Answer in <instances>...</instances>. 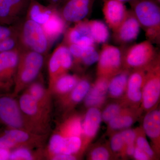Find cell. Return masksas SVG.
Wrapping results in <instances>:
<instances>
[{
    "instance_id": "46",
    "label": "cell",
    "mask_w": 160,
    "mask_h": 160,
    "mask_svg": "<svg viewBox=\"0 0 160 160\" xmlns=\"http://www.w3.org/2000/svg\"><path fill=\"white\" fill-rule=\"evenodd\" d=\"M156 1H157V2H158L159 3V4H160V0H156Z\"/></svg>"
},
{
    "instance_id": "33",
    "label": "cell",
    "mask_w": 160,
    "mask_h": 160,
    "mask_svg": "<svg viewBox=\"0 0 160 160\" xmlns=\"http://www.w3.org/2000/svg\"><path fill=\"white\" fill-rule=\"evenodd\" d=\"M99 54L96 50L94 46H92L86 52L82 57L81 58V61L86 66H90L98 61Z\"/></svg>"
},
{
    "instance_id": "17",
    "label": "cell",
    "mask_w": 160,
    "mask_h": 160,
    "mask_svg": "<svg viewBox=\"0 0 160 160\" xmlns=\"http://www.w3.org/2000/svg\"><path fill=\"white\" fill-rule=\"evenodd\" d=\"M79 80L76 76L64 73L57 78L48 88L52 95L62 97L70 92Z\"/></svg>"
},
{
    "instance_id": "38",
    "label": "cell",
    "mask_w": 160,
    "mask_h": 160,
    "mask_svg": "<svg viewBox=\"0 0 160 160\" xmlns=\"http://www.w3.org/2000/svg\"><path fill=\"white\" fill-rule=\"evenodd\" d=\"M120 133L122 137L124 143L126 145L134 144L135 141L136 139V134L134 130L127 129L122 131Z\"/></svg>"
},
{
    "instance_id": "21",
    "label": "cell",
    "mask_w": 160,
    "mask_h": 160,
    "mask_svg": "<svg viewBox=\"0 0 160 160\" xmlns=\"http://www.w3.org/2000/svg\"><path fill=\"white\" fill-rule=\"evenodd\" d=\"M24 91L31 96L46 109L51 110L52 95L49 88H46L42 84L33 82Z\"/></svg>"
},
{
    "instance_id": "3",
    "label": "cell",
    "mask_w": 160,
    "mask_h": 160,
    "mask_svg": "<svg viewBox=\"0 0 160 160\" xmlns=\"http://www.w3.org/2000/svg\"><path fill=\"white\" fill-rule=\"evenodd\" d=\"M16 98L12 94L0 96V124L7 129H22L40 134L27 119Z\"/></svg>"
},
{
    "instance_id": "32",
    "label": "cell",
    "mask_w": 160,
    "mask_h": 160,
    "mask_svg": "<svg viewBox=\"0 0 160 160\" xmlns=\"http://www.w3.org/2000/svg\"><path fill=\"white\" fill-rule=\"evenodd\" d=\"M121 107L117 104H112L104 109L102 114V119L106 122H109L120 114Z\"/></svg>"
},
{
    "instance_id": "34",
    "label": "cell",
    "mask_w": 160,
    "mask_h": 160,
    "mask_svg": "<svg viewBox=\"0 0 160 160\" xmlns=\"http://www.w3.org/2000/svg\"><path fill=\"white\" fill-rule=\"evenodd\" d=\"M136 143L137 146L148 155L149 158H151L154 156V151L152 149L146 138L143 136L138 137L137 138Z\"/></svg>"
},
{
    "instance_id": "36",
    "label": "cell",
    "mask_w": 160,
    "mask_h": 160,
    "mask_svg": "<svg viewBox=\"0 0 160 160\" xmlns=\"http://www.w3.org/2000/svg\"><path fill=\"white\" fill-rule=\"evenodd\" d=\"M125 144L121 133L115 134L112 138L110 142L111 149L114 152H118L122 150Z\"/></svg>"
},
{
    "instance_id": "26",
    "label": "cell",
    "mask_w": 160,
    "mask_h": 160,
    "mask_svg": "<svg viewBox=\"0 0 160 160\" xmlns=\"http://www.w3.org/2000/svg\"><path fill=\"white\" fill-rule=\"evenodd\" d=\"M128 73L126 72L116 75L109 82L108 92L112 97L118 98L123 94L127 87Z\"/></svg>"
},
{
    "instance_id": "23",
    "label": "cell",
    "mask_w": 160,
    "mask_h": 160,
    "mask_svg": "<svg viewBox=\"0 0 160 160\" xmlns=\"http://www.w3.org/2000/svg\"><path fill=\"white\" fill-rule=\"evenodd\" d=\"M143 128L146 135L152 140H156L160 135V112L153 110L146 115L143 121Z\"/></svg>"
},
{
    "instance_id": "30",
    "label": "cell",
    "mask_w": 160,
    "mask_h": 160,
    "mask_svg": "<svg viewBox=\"0 0 160 160\" xmlns=\"http://www.w3.org/2000/svg\"><path fill=\"white\" fill-rule=\"evenodd\" d=\"M82 145V141L80 137H66L61 153L74 155L79 151Z\"/></svg>"
},
{
    "instance_id": "37",
    "label": "cell",
    "mask_w": 160,
    "mask_h": 160,
    "mask_svg": "<svg viewBox=\"0 0 160 160\" xmlns=\"http://www.w3.org/2000/svg\"><path fill=\"white\" fill-rule=\"evenodd\" d=\"M16 45L15 40L9 38L0 42V52L11 51Z\"/></svg>"
},
{
    "instance_id": "18",
    "label": "cell",
    "mask_w": 160,
    "mask_h": 160,
    "mask_svg": "<svg viewBox=\"0 0 160 160\" xmlns=\"http://www.w3.org/2000/svg\"><path fill=\"white\" fill-rule=\"evenodd\" d=\"M42 26L47 39L53 41L62 34L66 23L63 18L54 10L49 20Z\"/></svg>"
},
{
    "instance_id": "2",
    "label": "cell",
    "mask_w": 160,
    "mask_h": 160,
    "mask_svg": "<svg viewBox=\"0 0 160 160\" xmlns=\"http://www.w3.org/2000/svg\"><path fill=\"white\" fill-rule=\"evenodd\" d=\"M43 63L42 55L36 52H28L20 56L12 93L14 96L17 97L34 82L42 67Z\"/></svg>"
},
{
    "instance_id": "41",
    "label": "cell",
    "mask_w": 160,
    "mask_h": 160,
    "mask_svg": "<svg viewBox=\"0 0 160 160\" xmlns=\"http://www.w3.org/2000/svg\"><path fill=\"white\" fill-rule=\"evenodd\" d=\"M11 33V30L9 28L0 26V42L10 37Z\"/></svg>"
},
{
    "instance_id": "39",
    "label": "cell",
    "mask_w": 160,
    "mask_h": 160,
    "mask_svg": "<svg viewBox=\"0 0 160 160\" xmlns=\"http://www.w3.org/2000/svg\"><path fill=\"white\" fill-rule=\"evenodd\" d=\"M133 156L135 159L138 160H148L150 158L148 155L137 146L135 148Z\"/></svg>"
},
{
    "instance_id": "27",
    "label": "cell",
    "mask_w": 160,
    "mask_h": 160,
    "mask_svg": "<svg viewBox=\"0 0 160 160\" xmlns=\"http://www.w3.org/2000/svg\"><path fill=\"white\" fill-rule=\"evenodd\" d=\"M58 132L65 137L81 136L82 134V125L78 117H73L61 125Z\"/></svg>"
},
{
    "instance_id": "20",
    "label": "cell",
    "mask_w": 160,
    "mask_h": 160,
    "mask_svg": "<svg viewBox=\"0 0 160 160\" xmlns=\"http://www.w3.org/2000/svg\"><path fill=\"white\" fill-rule=\"evenodd\" d=\"M91 88L90 83L86 79L80 80L73 89L68 94L60 97L64 106H73L83 101Z\"/></svg>"
},
{
    "instance_id": "16",
    "label": "cell",
    "mask_w": 160,
    "mask_h": 160,
    "mask_svg": "<svg viewBox=\"0 0 160 160\" xmlns=\"http://www.w3.org/2000/svg\"><path fill=\"white\" fill-rule=\"evenodd\" d=\"M108 78L100 77L85 98V105L88 107H95L102 105L108 91Z\"/></svg>"
},
{
    "instance_id": "10",
    "label": "cell",
    "mask_w": 160,
    "mask_h": 160,
    "mask_svg": "<svg viewBox=\"0 0 160 160\" xmlns=\"http://www.w3.org/2000/svg\"><path fill=\"white\" fill-rule=\"evenodd\" d=\"M22 38L24 42L32 51L42 54L48 48V39L42 26L31 19L24 24Z\"/></svg>"
},
{
    "instance_id": "5",
    "label": "cell",
    "mask_w": 160,
    "mask_h": 160,
    "mask_svg": "<svg viewBox=\"0 0 160 160\" xmlns=\"http://www.w3.org/2000/svg\"><path fill=\"white\" fill-rule=\"evenodd\" d=\"M47 137V134L6 128L0 133V148L11 150L19 147L44 148Z\"/></svg>"
},
{
    "instance_id": "7",
    "label": "cell",
    "mask_w": 160,
    "mask_h": 160,
    "mask_svg": "<svg viewBox=\"0 0 160 160\" xmlns=\"http://www.w3.org/2000/svg\"><path fill=\"white\" fill-rule=\"evenodd\" d=\"M98 62L99 75L100 77L108 78L115 74L121 68L122 62L121 51L116 46L104 44Z\"/></svg>"
},
{
    "instance_id": "31",
    "label": "cell",
    "mask_w": 160,
    "mask_h": 160,
    "mask_svg": "<svg viewBox=\"0 0 160 160\" xmlns=\"http://www.w3.org/2000/svg\"><path fill=\"white\" fill-rule=\"evenodd\" d=\"M134 122V119L130 115L119 114L109 121V126L112 129L118 130L130 127Z\"/></svg>"
},
{
    "instance_id": "1",
    "label": "cell",
    "mask_w": 160,
    "mask_h": 160,
    "mask_svg": "<svg viewBox=\"0 0 160 160\" xmlns=\"http://www.w3.org/2000/svg\"><path fill=\"white\" fill-rule=\"evenodd\" d=\"M132 11L149 41L158 40L160 31V9L156 0H134L129 2ZM151 42V41H150Z\"/></svg>"
},
{
    "instance_id": "25",
    "label": "cell",
    "mask_w": 160,
    "mask_h": 160,
    "mask_svg": "<svg viewBox=\"0 0 160 160\" xmlns=\"http://www.w3.org/2000/svg\"><path fill=\"white\" fill-rule=\"evenodd\" d=\"M88 24L95 43L105 44L109 39L110 35L108 26L99 20L88 21Z\"/></svg>"
},
{
    "instance_id": "24",
    "label": "cell",
    "mask_w": 160,
    "mask_h": 160,
    "mask_svg": "<svg viewBox=\"0 0 160 160\" xmlns=\"http://www.w3.org/2000/svg\"><path fill=\"white\" fill-rule=\"evenodd\" d=\"M44 158H45V156L44 148L19 147L11 150L9 160H42Z\"/></svg>"
},
{
    "instance_id": "35",
    "label": "cell",
    "mask_w": 160,
    "mask_h": 160,
    "mask_svg": "<svg viewBox=\"0 0 160 160\" xmlns=\"http://www.w3.org/2000/svg\"><path fill=\"white\" fill-rule=\"evenodd\" d=\"M110 157L109 152L104 147L95 148L91 153V159L93 160H107Z\"/></svg>"
},
{
    "instance_id": "14",
    "label": "cell",
    "mask_w": 160,
    "mask_h": 160,
    "mask_svg": "<svg viewBox=\"0 0 160 160\" xmlns=\"http://www.w3.org/2000/svg\"><path fill=\"white\" fill-rule=\"evenodd\" d=\"M141 26L132 11H128L126 18L115 32L116 39L122 44L135 41L139 34Z\"/></svg>"
},
{
    "instance_id": "9",
    "label": "cell",
    "mask_w": 160,
    "mask_h": 160,
    "mask_svg": "<svg viewBox=\"0 0 160 160\" xmlns=\"http://www.w3.org/2000/svg\"><path fill=\"white\" fill-rule=\"evenodd\" d=\"M20 56L15 50L0 52V91H8L13 85Z\"/></svg>"
},
{
    "instance_id": "13",
    "label": "cell",
    "mask_w": 160,
    "mask_h": 160,
    "mask_svg": "<svg viewBox=\"0 0 160 160\" xmlns=\"http://www.w3.org/2000/svg\"><path fill=\"white\" fill-rule=\"evenodd\" d=\"M102 10L107 25L114 32L119 27L128 12L124 3L118 0H103Z\"/></svg>"
},
{
    "instance_id": "4",
    "label": "cell",
    "mask_w": 160,
    "mask_h": 160,
    "mask_svg": "<svg viewBox=\"0 0 160 160\" xmlns=\"http://www.w3.org/2000/svg\"><path fill=\"white\" fill-rule=\"evenodd\" d=\"M18 101L26 118L39 133L48 134L50 126L51 110L46 109L24 91L20 96Z\"/></svg>"
},
{
    "instance_id": "40",
    "label": "cell",
    "mask_w": 160,
    "mask_h": 160,
    "mask_svg": "<svg viewBox=\"0 0 160 160\" xmlns=\"http://www.w3.org/2000/svg\"><path fill=\"white\" fill-rule=\"evenodd\" d=\"M77 158L72 154H66L59 153L52 156L49 160H76Z\"/></svg>"
},
{
    "instance_id": "45",
    "label": "cell",
    "mask_w": 160,
    "mask_h": 160,
    "mask_svg": "<svg viewBox=\"0 0 160 160\" xmlns=\"http://www.w3.org/2000/svg\"><path fill=\"white\" fill-rule=\"evenodd\" d=\"M118 1H120V2H122L125 3L126 2H130L134 1V0H118Z\"/></svg>"
},
{
    "instance_id": "12",
    "label": "cell",
    "mask_w": 160,
    "mask_h": 160,
    "mask_svg": "<svg viewBox=\"0 0 160 160\" xmlns=\"http://www.w3.org/2000/svg\"><path fill=\"white\" fill-rule=\"evenodd\" d=\"M145 80L142 92V100L144 108L149 109L156 105L160 97L159 67L157 66L153 69Z\"/></svg>"
},
{
    "instance_id": "11",
    "label": "cell",
    "mask_w": 160,
    "mask_h": 160,
    "mask_svg": "<svg viewBox=\"0 0 160 160\" xmlns=\"http://www.w3.org/2000/svg\"><path fill=\"white\" fill-rule=\"evenodd\" d=\"M95 0H66L63 3L62 15L65 21L78 23L89 14Z\"/></svg>"
},
{
    "instance_id": "44",
    "label": "cell",
    "mask_w": 160,
    "mask_h": 160,
    "mask_svg": "<svg viewBox=\"0 0 160 160\" xmlns=\"http://www.w3.org/2000/svg\"><path fill=\"white\" fill-rule=\"evenodd\" d=\"M49 1L53 5H56V4H59V3H63L66 0H49Z\"/></svg>"
},
{
    "instance_id": "15",
    "label": "cell",
    "mask_w": 160,
    "mask_h": 160,
    "mask_svg": "<svg viewBox=\"0 0 160 160\" xmlns=\"http://www.w3.org/2000/svg\"><path fill=\"white\" fill-rule=\"evenodd\" d=\"M69 44H76L83 46H94L92 37L88 21H81L69 29L67 35Z\"/></svg>"
},
{
    "instance_id": "28",
    "label": "cell",
    "mask_w": 160,
    "mask_h": 160,
    "mask_svg": "<svg viewBox=\"0 0 160 160\" xmlns=\"http://www.w3.org/2000/svg\"><path fill=\"white\" fill-rule=\"evenodd\" d=\"M53 11V9H47L32 1L29 9V16L30 19L42 26L49 20Z\"/></svg>"
},
{
    "instance_id": "29",
    "label": "cell",
    "mask_w": 160,
    "mask_h": 160,
    "mask_svg": "<svg viewBox=\"0 0 160 160\" xmlns=\"http://www.w3.org/2000/svg\"><path fill=\"white\" fill-rule=\"evenodd\" d=\"M26 0H0V17H7L22 7Z\"/></svg>"
},
{
    "instance_id": "43",
    "label": "cell",
    "mask_w": 160,
    "mask_h": 160,
    "mask_svg": "<svg viewBox=\"0 0 160 160\" xmlns=\"http://www.w3.org/2000/svg\"><path fill=\"white\" fill-rule=\"evenodd\" d=\"M135 148L134 144H129L127 145V148L126 149V154L129 156H133L134 153Z\"/></svg>"
},
{
    "instance_id": "22",
    "label": "cell",
    "mask_w": 160,
    "mask_h": 160,
    "mask_svg": "<svg viewBox=\"0 0 160 160\" xmlns=\"http://www.w3.org/2000/svg\"><path fill=\"white\" fill-rule=\"evenodd\" d=\"M146 78L141 71L135 72L128 78L127 82V96L133 102H139L142 100L141 88Z\"/></svg>"
},
{
    "instance_id": "8",
    "label": "cell",
    "mask_w": 160,
    "mask_h": 160,
    "mask_svg": "<svg viewBox=\"0 0 160 160\" xmlns=\"http://www.w3.org/2000/svg\"><path fill=\"white\" fill-rule=\"evenodd\" d=\"M73 57L68 47L61 45L52 55L48 65L49 74V87L55 80L71 68L73 64Z\"/></svg>"
},
{
    "instance_id": "19",
    "label": "cell",
    "mask_w": 160,
    "mask_h": 160,
    "mask_svg": "<svg viewBox=\"0 0 160 160\" xmlns=\"http://www.w3.org/2000/svg\"><path fill=\"white\" fill-rule=\"evenodd\" d=\"M102 113L96 107H90L86 112L82 124L83 133L86 138L93 137L102 122Z\"/></svg>"
},
{
    "instance_id": "42",
    "label": "cell",
    "mask_w": 160,
    "mask_h": 160,
    "mask_svg": "<svg viewBox=\"0 0 160 160\" xmlns=\"http://www.w3.org/2000/svg\"><path fill=\"white\" fill-rule=\"evenodd\" d=\"M10 151L9 149L0 148V160H9Z\"/></svg>"
},
{
    "instance_id": "6",
    "label": "cell",
    "mask_w": 160,
    "mask_h": 160,
    "mask_svg": "<svg viewBox=\"0 0 160 160\" xmlns=\"http://www.w3.org/2000/svg\"><path fill=\"white\" fill-rule=\"evenodd\" d=\"M155 55L154 46L147 40L130 47L125 55V62L129 67L141 69L149 65Z\"/></svg>"
}]
</instances>
